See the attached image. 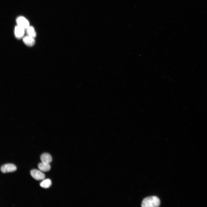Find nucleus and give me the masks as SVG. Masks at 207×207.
I'll return each instance as SVG.
<instances>
[{
  "label": "nucleus",
  "instance_id": "f257e3e1",
  "mask_svg": "<svg viewBox=\"0 0 207 207\" xmlns=\"http://www.w3.org/2000/svg\"><path fill=\"white\" fill-rule=\"evenodd\" d=\"M160 204V199L157 197L152 196L146 198L142 202V207H157Z\"/></svg>",
  "mask_w": 207,
  "mask_h": 207
},
{
  "label": "nucleus",
  "instance_id": "f03ea898",
  "mask_svg": "<svg viewBox=\"0 0 207 207\" xmlns=\"http://www.w3.org/2000/svg\"><path fill=\"white\" fill-rule=\"evenodd\" d=\"M16 166L13 164H5L1 166L0 170L1 172L3 173L14 172L16 170Z\"/></svg>",
  "mask_w": 207,
  "mask_h": 207
},
{
  "label": "nucleus",
  "instance_id": "7ed1b4c3",
  "mask_svg": "<svg viewBox=\"0 0 207 207\" xmlns=\"http://www.w3.org/2000/svg\"><path fill=\"white\" fill-rule=\"evenodd\" d=\"M30 174L33 178L37 180H43L45 177L44 174L41 170L36 169L31 170Z\"/></svg>",
  "mask_w": 207,
  "mask_h": 207
},
{
  "label": "nucleus",
  "instance_id": "20e7f679",
  "mask_svg": "<svg viewBox=\"0 0 207 207\" xmlns=\"http://www.w3.org/2000/svg\"><path fill=\"white\" fill-rule=\"evenodd\" d=\"M16 22L19 26L23 28H27L29 26V23L28 20L23 17H18L16 19Z\"/></svg>",
  "mask_w": 207,
  "mask_h": 207
},
{
  "label": "nucleus",
  "instance_id": "39448f33",
  "mask_svg": "<svg viewBox=\"0 0 207 207\" xmlns=\"http://www.w3.org/2000/svg\"><path fill=\"white\" fill-rule=\"evenodd\" d=\"M41 162L49 163L52 161V158L51 155L48 153H44L40 156Z\"/></svg>",
  "mask_w": 207,
  "mask_h": 207
},
{
  "label": "nucleus",
  "instance_id": "423d86ee",
  "mask_svg": "<svg viewBox=\"0 0 207 207\" xmlns=\"http://www.w3.org/2000/svg\"><path fill=\"white\" fill-rule=\"evenodd\" d=\"M38 167L40 170L44 172L48 171L51 169V166L49 163L42 162L39 164Z\"/></svg>",
  "mask_w": 207,
  "mask_h": 207
},
{
  "label": "nucleus",
  "instance_id": "0eeeda50",
  "mask_svg": "<svg viewBox=\"0 0 207 207\" xmlns=\"http://www.w3.org/2000/svg\"><path fill=\"white\" fill-rule=\"evenodd\" d=\"M24 43L27 45L31 46L33 45L35 43L34 38L28 36H26L23 38Z\"/></svg>",
  "mask_w": 207,
  "mask_h": 207
},
{
  "label": "nucleus",
  "instance_id": "6e6552de",
  "mask_svg": "<svg viewBox=\"0 0 207 207\" xmlns=\"http://www.w3.org/2000/svg\"><path fill=\"white\" fill-rule=\"evenodd\" d=\"M15 33L16 37L18 38H21L24 35V28L18 26L15 29Z\"/></svg>",
  "mask_w": 207,
  "mask_h": 207
},
{
  "label": "nucleus",
  "instance_id": "1a4fd4ad",
  "mask_svg": "<svg viewBox=\"0 0 207 207\" xmlns=\"http://www.w3.org/2000/svg\"><path fill=\"white\" fill-rule=\"evenodd\" d=\"M51 185V180L49 179L43 180L40 184L41 187L44 188H47L50 187Z\"/></svg>",
  "mask_w": 207,
  "mask_h": 207
},
{
  "label": "nucleus",
  "instance_id": "9d476101",
  "mask_svg": "<svg viewBox=\"0 0 207 207\" xmlns=\"http://www.w3.org/2000/svg\"><path fill=\"white\" fill-rule=\"evenodd\" d=\"M27 29L26 32L28 36L34 38L35 37L36 34L33 27L29 26Z\"/></svg>",
  "mask_w": 207,
  "mask_h": 207
}]
</instances>
